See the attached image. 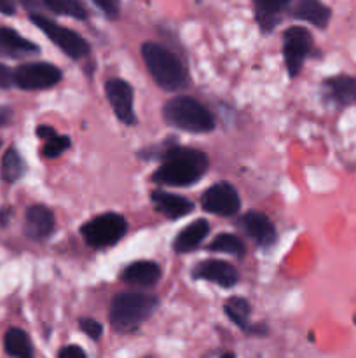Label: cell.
<instances>
[{"label":"cell","mask_w":356,"mask_h":358,"mask_svg":"<svg viewBox=\"0 0 356 358\" xmlns=\"http://www.w3.org/2000/svg\"><path fill=\"white\" fill-rule=\"evenodd\" d=\"M159 168L152 173V182L171 187H187L195 184L208 171L209 161L202 150L192 147L164 143L161 152Z\"/></svg>","instance_id":"obj_1"},{"label":"cell","mask_w":356,"mask_h":358,"mask_svg":"<svg viewBox=\"0 0 356 358\" xmlns=\"http://www.w3.org/2000/svg\"><path fill=\"white\" fill-rule=\"evenodd\" d=\"M142 56L152 79L164 91H180L188 86V73L175 52L156 42L142 45Z\"/></svg>","instance_id":"obj_2"},{"label":"cell","mask_w":356,"mask_h":358,"mask_svg":"<svg viewBox=\"0 0 356 358\" xmlns=\"http://www.w3.org/2000/svg\"><path fill=\"white\" fill-rule=\"evenodd\" d=\"M159 299L143 292H119L114 296L108 310L110 325L117 332H131L138 329L157 310Z\"/></svg>","instance_id":"obj_3"},{"label":"cell","mask_w":356,"mask_h":358,"mask_svg":"<svg viewBox=\"0 0 356 358\" xmlns=\"http://www.w3.org/2000/svg\"><path fill=\"white\" fill-rule=\"evenodd\" d=\"M163 115L171 126L188 133H209L215 129V117L195 98L177 96L164 103Z\"/></svg>","instance_id":"obj_4"},{"label":"cell","mask_w":356,"mask_h":358,"mask_svg":"<svg viewBox=\"0 0 356 358\" xmlns=\"http://www.w3.org/2000/svg\"><path fill=\"white\" fill-rule=\"evenodd\" d=\"M128 233V222L122 215L114 212L93 217L80 227V234L86 243L93 248L114 247Z\"/></svg>","instance_id":"obj_5"},{"label":"cell","mask_w":356,"mask_h":358,"mask_svg":"<svg viewBox=\"0 0 356 358\" xmlns=\"http://www.w3.org/2000/svg\"><path fill=\"white\" fill-rule=\"evenodd\" d=\"M30 21L34 24H37V27L40 28L42 34H44L56 48L61 49V51L65 52L66 56H70L72 59H80L84 58V56L89 55V44H87L86 38H84L82 35L77 34V31L61 27L59 23L52 21L51 17L38 13H31Z\"/></svg>","instance_id":"obj_6"},{"label":"cell","mask_w":356,"mask_h":358,"mask_svg":"<svg viewBox=\"0 0 356 358\" xmlns=\"http://www.w3.org/2000/svg\"><path fill=\"white\" fill-rule=\"evenodd\" d=\"M63 79L61 70L52 63H23L14 70V86L24 91H37L54 87Z\"/></svg>","instance_id":"obj_7"},{"label":"cell","mask_w":356,"mask_h":358,"mask_svg":"<svg viewBox=\"0 0 356 358\" xmlns=\"http://www.w3.org/2000/svg\"><path fill=\"white\" fill-rule=\"evenodd\" d=\"M313 49V35L304 27H292L283 34V58L290 77L299 76Z\"/></svg>","instance_id":"obj_8"},{"label":"cell","mask_w":356,"mask_h":358,"mask_svg":"<svg viewBox=\"0 0 356 358\" xmlns=\"http://www.w3.org/2000/svg\"><path fill=\"white\" fill-rule=\"evenodd\" d=\"M201 206L202 210L215 215L232 217L239 212L241 199L234 185H230L229 182H218L206 189L205 194L201 196Z\"/></svg>","instance_id":"obj_9"},{"label":"cell","mask_w":356,"mask_h":358,"mask_svg":"<svg viewBox=\"0 0 356 358\" xmlns=\"http://www.w3.org/2000/svg\"><path fill=\"white\" fill-rule=\"evenodd\" d=\"M105 94H107L108 103L112 105L119 121L128 126H135L138 119H136L135 105H133L135 91H133L131 84L122 79H108L105 83Z\"/></svg>","instance_id":"obj_10"},{"label":"cell","mask_w":356,"mask_h":358,"mask_svg":"<svg viewBox=\"0 0 356 358\" xmlns=\"http://www.w3.org/2000/svg\"><path fill=\"white\" fill-rule=\"evenodd\" d=\"M192 276L198 280H206L215 285H220L222 289H232L239 282V273L232 264L218 259H208L202 261L192 269Z\"/></svg>","instance_id":"obj_11"},{"label":"cell","mask_w":356,"mask_h":358,"mask_svg":"<svg viewBox=\"0 0 356 358\" xmlns=\"http://www.w3.org/2000/svg\"><path fill=\"white\" fill-rule=\"evenodd\" d=\"M239 226L258 247L269 248L278 240V233L267 215L260 212H246L239 220Z\"/></svg>","instance_id":"obj_12"},{"label":"cell","mask_w":356,"mask_h":358,"mask_svg":"<svg viewBox=\"0 0 356 358\" xmlns=\"http://www.w3.org/2000/svg\"><path fill=\"white\" fill-rule=\"evenodd\" d=\"M54 231V213L44 205H34L24 215V234L31 241H44Z\"/></svg>","instance_id":"obj_13"},{"label":"cell","mask_w":356,"mask_h":358,"mask_svg":"<svg viewBox=\"0 0 356 358\" xmlns=\"http://www.w3.org/2000/svg\"><path fill=\"white\" fill-rule=\"evenodd\" d=\"M163 271L159 264L154 261H136L126 266L121 273V280L124 283L135 287H154L159 283Z\"/></svg>","instance_id":"obj_14"},{"label":"cell","mask_w":356,"mask_h":358,"mask_svg":"<svg viewBox=\"0 0 356 358\" xmlns=\"http://www.w3.org/2000/svg\"><path fill=\"white\" fill-rule=\"evenodd\" d=\"M150 199H152L157 212L163 213L164 217L171 220L181 219V217L188 215L194 210V203L191 199L178 194H171V192L166 191H159V189L150 194Z\"/></svg>","instance_id":"obj_15"},{"label":"cell","mask_w":356,"mask_h":358,"mask_svg":"<svg viewBox=\"0 0 356 358\" xmlns=\"http://www.w3.org/2000/svg\"><path fill=\"white\" fill-rule=\"evenodd\" d=\"M40 48L31 41L24 38L16 30L9 27H0V56L3 58H23V56L37 55Z\"/></svg>","instance_id":"obj_16"},{"label":"cell","mask_w":356,"mask_h":358,"mask_svg":"<svg viewBox=\"0 0 356 358\" xmlns=\"http://www.w3.org/2000/svg\"><path fill=\"white\" fill-rule=\"evenodd\" d=\"M290 16L314 24L318 28H327L330 23L332 10L318 0H300L290 9Z\"/></svg>","instance_id":"obj_17"},{"label":"cell","mask_w":356,"mask_h":358,"mask_svg":"<svg viewBox=\"0 0 356 358\" xmlns=\"http://www.w3.org/2000/svg\"><path fill=\"white\" fill-rule=\"evenodd\" d=\"M209 234V222L206 219H198L187 227L180 231L175 236L173 241V250L177 254H187V252L194 250L199 245L205 241V238Z\"/></svg>","instance_id":"obj_18"},{"label":"cell","mask_w":356,"mask_h":358,"mask_svg":"<svg viewBox=\"0 0 356 358\" xmlns=\"http://www.w3.org/2000/svg\"><path fill=\"white\" fill-rule=\"evenodd\" d=\"M255 20H257L260 31L264 34H271L279 24L283 14L286 9H290L288 2H255Z\"/></svg>","instance_id":"obj_19"},{"label":"cell","mask_w":356,"mask_h":358,"mask_svg":"<svg viewBox=\"0 0 356 358\" xmlns=\"http://www.w3.org/2000/svg\"><path fill=\"white\" fill-rule=\"evenodd\" d=\"M325 90L332 100L341 105H349L356 101V79L349 76H335L325 80Z\"/></svg>","instance_id":"obj_20"},{"label":"cell","mask_w":356,"mask_h":358,"mask_svg":"<svg viewBox=\"0 0 356 358\" xmlns=\"http://www.w3.org/2000/svg\"><path fill=\"white\" fill-rule=\"evenodd\" d=\"M3 348L10 358H35L34 346L24 331L17 327H10L3 338Z\"/></svg>","instance_id":"obj_21"},{"label":"cell","mask_w":356,"mask_h":358,"mask_svg":"<svg viewBox=\"0 0 356 358\" xmlns=\"http://www.w3.org/2000/svg\"><path fill=\"white\" fill-rule=\"evenodd\" d=\"M24 170H27V164H24L17 149H14V147L7 149L2 157V163H0V177H2V180L7 182V184H14V182L23 177Z\"/></svg>","instance_id":"obj_22"},{"label":"cell","mask_w":356,"mask_h":358,"mask_svg":"<svg viewBox=\"0 0 356 358\" xmlns=\"http://www.w3.org/2000/svg\"><path fill=\"white\" fill-rule=\"evenodd\" d=\"M223 311H225V315L229 317V320L232 322L234 325H237L241 331L251 332V308L246 299H243V297H230L225 303V306H223Z\"/></svg>","instance_id":"obj_23"},{"label":"cell","mask_w":356,"mask_h":358,"mask_svg":"<svg viewBox=\"0 0 356 358\" xmlns=\"http://www.w3.org/2000/svg\"><path fill=\"white\" fill-rule=\"evenodd\" d=\"M30 6L44 7L54 14H63V16L75 17V20H87V10L77 0H42V2H27Z\"/></svg>","instance_id":"obj_24"},{"label":"cell","mask_w":356,"mask_h":358,"mask_svg":"<svg viewBox=\"0 0 356 358\" xmlns=\"http://www.w3.org/2000/svg\"><path fill=\"white\" fill-rule=\"evenodd\" d=\"M208 248L212 252H222V254L236 255V257H243L244 255V243L237 236L229 233H222L208 245Z\"/></svg>","instance_id":"obj_25"},{"label":"cell","mask_w":356,"mask_h":358,"mask_svg":"<svg viewBox=\"0 0 356 358\" xmlns=\"http://www.w3.org/2000/svg\"><path fill=\"white\" fill-rule=\"evenodd\" d=\"M68 147H70L68 136L56 135L52 136L51 140H47V142H44V147H42V156L47 157V159H54V157L61 156Z\"/></svg>","instance_id":"obj_26"},{"label":"cell","mask_w":356,"mask_h":358,"mask_svg":"<svg viewBox=\"0 0 356 358\" xmlns=\"http://www.w3.org/2000/svg\"><path fill=\"white\" fill-rule=\"evenodd\" d=\"M79 327L87 338L94 339V341H98L101 338V334H103V325L94 320V318H80Z\"/></svg>","instance_id":"obj_27"},{"label":"cell","mask_w":356,"mask_h":358,"mask_svg":"<svg viewBox=\"0 0 356 358\" xmlns=\"http://www.w3.org/2000/svg\"><path fill=\"white\" fill-rule=\"evenodd\" d=\"M94 6L103 10L110 20H115L119 16V9H121L119 2H115V0H94Z\"/></svg>","instance_id":"obj_28"},{"label":"cell","mask_w":356,"mask_h":358,"mask_svg":"<svg viewBox=\"0 0 356 358\" xmlns=\"http://www.w3.org/2000/svg\"><path fill=\"white\" fill-rule=\"evenodd\" d=\"M14 86V72L9 66L0 63V90H9Z\"/></svg>","instance_id":"obj_29"},{"label":"cell","mask_w":356,"mask_h":358,"mask_svg":"<svg viewBox=\"0 0 356 358\" xmlns=\"http://www.w3.org/2000/svg\"><path fill=\"white\" fill-rule=\"evenodd\" d=\"M58 358H87V355L80 346L70 345V346H65V348H61Z\"/></svg>","instance_id":"obj_30"},{"label":"cell","mask_w":356,"mask_h":358,"mask_svg":"<svg viewBox=\"0 0 356 358\" xmlns=\"http://www.w3.org/2000/svg\"><path fill=\"white\" fill-rule=\"evenodd\" d=\"M56 135H58V133H56V129L52 128V126L42 124L37 128V136L40 140H44V142H47V140H51L52 136H56Z\"/></svg>","instance_id":"obj_31"},{"label":"cell","mask_w":356,"mask_h":358,"mask_svg":"<svg viewBox=\"0 0 356 358\" xmlns=\"http://www.w3.org/2000/svg\"><path fill=\"white\" fill-rule=\"evenodd\" d=\"M13 119V108L0 107V126H6Z\"/></svg>","instance_id":"obj_32"},{"label":"cell","mask_w":356,"mask_h":358,"mask_svg":"<svg viewBox=\"0 0 356 358\" xmlns=\"http://www.w3.org/2000/svg\"><path fill=\"white\" fill-rule=\"evenodd\" d=\"M0 13L7 14V16H13V14L16 13V7L10 2H0Z\"/></svg>","instance_id":"obj_33"},{"label":"cell","mask_w":356,"mask_h":358,"mask_svg":"<svg viewBox=\"0 0 356 358\" xmlns=\"http://www.w3.org/2000/svg\"><path fill=\"white\" fill-rule=\"evenodd\" d=\"M10 208H2L0 210V226H7V220H9V217H10Z\"/></svg>","instance_id":"obj_34"},{"label":"cell","mask_w":356,"mask_h":358,"mask_svg":"<svg viewBox=\"0 0 356 358\" xmlns=\"http://www.w3.org/2000/svg\"><path fill=\"white\" fill-rule=\"evenodd\" d=\"M220 358H236V357H234L232 353H225V355H222Z\"/></svg>","instance_id":"obj_35"},{"label":"cell","mask_w":356,"mask_h":358,"mask_svg":"<svg viewBox=\"0 0 356 358\" xmlns=\"http://www.w3.org/2000/svg\"><path fill=\"white\" fill-rule=\"evenodd\" d=\"M147 358H152V357H147Z\"/></svg>","instance_id":"obj_36"},{"label":"cell","mask_w":356,"mask_h":358,"mask_svg":"<svg viewBox=\"0 0 356 358\" xmlns=\"http://www.w3.org/2000/svg\"><path fill=\"white\" fill-rule=\"evenodd\" d=\"M0 145H2V142H0Z\"/></svg>","instance_id":"obj_37"}]
</instances>
